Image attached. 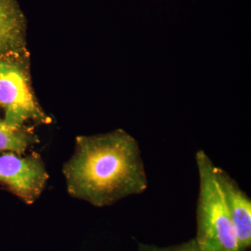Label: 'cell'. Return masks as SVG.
Masks as SVG:
<instances>
[{
  "label": "cell",
  "mask_w": 251,
  "mask_h": 251,
  "mask_svg": "<svg viewBox=\"0 0 251 251\" xmlns=\"http://www.w3.org/2000/svg\"><path fill=\"white\" fill-rule=\"evenodd\" d=\"M63 173L71 196L98 207L140 194L148 186L138 144L122 130L77 138Z\"/></svg>",
  "instance_id": "1"
},
{
  "label": "cell",
  "mask_w": 251,
  "mask_h": 251,
  "mask_svg": "<svg viewBox=\"0 0 251 251\" xmlns=\"http://www.w3.org/2000/svg\"><path fill=\"white\" fill-rule=\"evenodd\" d=\"M196 158L200 191L195 239L206 251H238L233 224L214 174L215 166L204 151H198Z\"/></svg>",
  "instance_id": "2"
},
{
  "label": "cell",
  "mask_w": 251,
  "mask_h": 251,
  "mask_svg": "<svg viewBox=\"0 0 251 251\" xmlns=\"http://www.w3.org/2000/svg\"><path fill=\"white\" fill-rule=\"evenodd\" d=\"M0 105L4 110V122L11 126L23 127L28 120L49 122L31 94L23 68L4 58H0Z\"/></svg>",
  "instance_id": "3"
},
{
  "label": "cell",
  "mask_w": 251,
  "mask_h": 251,
  "mask_svg": "<svg viewBox=\"0 0 251 251\" xmlns=\"http://www.w3.org/2000/svg\"><path fill=\"white\" fill-rule=\"evenodd\" d=\"M49 176L40 155L23 156L14 152L0 156V184L28 204L44 191Z\"/></svg>",
  "instance_id": "4"
},
{
  "label": "cell",
  "mask_w": 251,
  "mask_h": 251,
  "mask_svg": "<svg viewBox=\"0 0 251 251\" xmlns=\"http://www.w3.org/2000/svg\"><path fill=\"white\" fill-rule=\"evenodd\" d=\"M216 181L233 224L238 251H245L251 244V201L226 171L215 166Z\"/></svg>",
  "instance_id": "5"
},
{
  "label": "cell",
  "mask_w": 251,
  "mask_h": 251,
  "mask_svg": "<svg viewBox=\"0 0 251 251\" xmlns=\"http://www.w3.org/2000/svg\"><path fill=\"white\" fill-rule=\"evenodd\" d=\"M25 28L24 16L16 0H0V56L22 49Z\"/></svg>",
  "instance_id": "6"
},
{
  "label": "cell",
  "mask_w": 251,
  "mask_h": 251,
  "mask_svg": "<svg viewBox=\"0 0 251 251\" xmlns=\"http://www.w3.org/2000/svg\"><path fill=\"white\" fill-rule=\"evenodd\" d=\"M38 141L36 135L24 126L13 127L0 119V153L7 151L23 155Z\"/></svg>",
  "instance_id": "7"
},
{
  "label": "cell",
  "mask_w": 251,
  "mask_h": 251,
  "mask_svg": "<svg viewBox=\"0 0 251 251\" xmlns=\"http://www.w3.org/2000/svg\"><path fill=\"white\" fill-rule=\"evenodd\" d=\"M138 249L139 251H206L200 247L196 239H191L179 245L168 247H160L156 245L139 243Z\"/></svg>",
  "instance_id": "8"
}]
</instances>
